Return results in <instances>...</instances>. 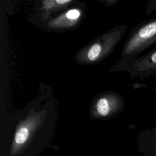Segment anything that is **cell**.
<instances>
[{
  "label": "cell",
  "instance_id": "obj_1",
  "mask_svg": "<svg viewBox=\"0 0 156 156\" xmlns=\"http://www.w3.org/2000/svg\"><path fill=\"white\" fill-rule=\"evenodd\" d=\"M127 30L125 25L116 26L98 37L80 49L75 60L80 64H92L106 58L120 41Z\"/></svg>",
  "mask_w": 156,
  "mask_h": 156
},
{
  "label": "cell",
  "instance_id": "obj_2",
  "mask_svg": "<svg viewBox=\"0 0 156 156\" xmlns=\"http://www.w3.org/2000/svg\"><path fill=\"white\" fill-rule=\"evenodd\" d=\"M155 43L156 18H154L143 23L132 31L124 45L121 55L135 60L138 54Z\"/></svg>",
  "mask_w": 156,
  "mask_h": 156
},
{
  "label": "cell",
  "instance_id": "obj_3",
  "mask_svg": "<svg viewBox=\"0 0 156 156\" xmlns=\"http://www.w3.org/2000/svg\"><path fill=\"white\" fill-rule=\"evenodd\" d=\"M41 121L40 115H34L26 118L18 126L15 136L11 149L12 155H15L29 141L30 136L38 126Z\"/></svg>",
  "mask_w": 156,
  "mask_h": 156
},
{
  "label": "cell",
  "instance_id": "obj_4",
  "mask_svg": "<svg viewBox=\"0 0 156 156\" xmlns=\"http://www.w3.org/2000/svg\"><path fill=\"white\" fill-rule=\"evenodd\" d=\"M83 14L82 8H71L50 20L47 26L52 30H62L76 27L82 20Z\"/></svg>",
  "mask_w": 156,
  "mask_h": 156
},
{
  "label": "cell",
  "instance_id": "obj_5",
  "mask_svg": "<svg viewBox=\"0 0 156 156\" xmlns=\"http://www.w3.org/2000/svg\"><path fill=\"white\" fill-rule=\"evenodd\" d=\"M132 66L139 76H156V48L143 57L135 58Z\"/></svg>",
  "mask_w": 156,
  "mask_h": 156
},
{
  "label": "cell",
  "instance_id": "obj_6",
  "mask_svg": "<svg viewBox=\"0 0 156 156\" xmlns=\"http://www.w3.org/2000/svg\"><path fill=\"white\" fill-rule=\"evenodd\" d=\"M121 103V99L118 96L113 93H107L97 99L94 108L98 116L105 117L117 110Z\"/></svg>",
  "mask_w": 156,
  "mask_h": 156
},
{
  "label": "cell",
  "instance_id": "obj_7",
  "mask_svg": "<svg viewBox=\"0 0 156 156\" xmlns=\"http://www.w3.org/2000/svg\"><path fill=\"white\" fill-rule=\"evenodd\" d=\"M74 0H44L43 9L44 11L51 13L66 7Z\"/></svg>",
  "mask_w": 156,
  "mask_h": 156
},
{
  "label": "cell",
  "instance_id": "obj_8",
  "mask_svg": "<svg viewBox=\"0 0 156 156\" xmlns=\"http://www.w3.org/2000/svg\"><path fill=\"white\" fill-rule=\"evenodd\" d=\"M100 2L106 5L110 6L113 4H115L116 2H117L119 0H98Z\"/></svg>",
  "mask_w": 156,
  "mask_h": 156
}]
</instances>
